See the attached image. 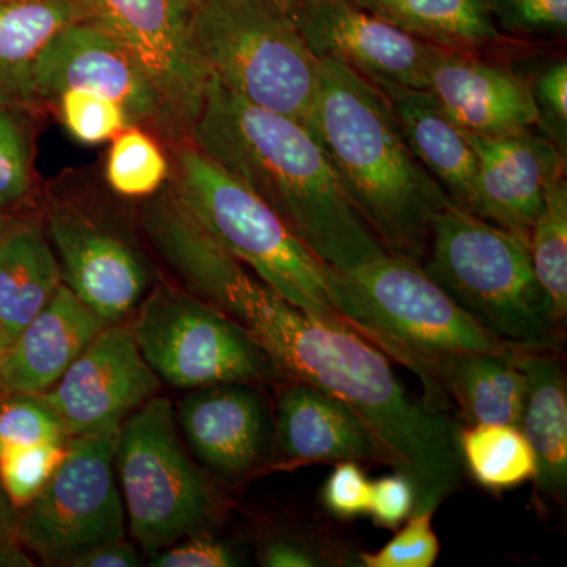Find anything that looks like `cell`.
<instances>
[{"label": "cell", "instance_id": "cell-1", "mask_svg": "<svg viewBox=\"0 0 567 567\" xmlns=\"http://www.w3.org/2000/svg\"><path fill=\"white\" fill-rule=\"evenodd\" d=\"M203 300L241 324L282 379L338 399L360 417L393 472L415 487V513L436 511L464 477L461 423L413 401L390 357L368 339L298 308L235 257L223 260L197 289Z\"/></svg>", "mask_w": 567, "mask_h": 567}, {"label": "cell", "instance_id": "cell-2", "mask_svg": "<svg viewBox=\"0 0 567 567\" xmlns=\"http://www.w3.org/2000/svg\"><path fill=\"white\" fill-rule=\"evenodd\" d=\"M188 141L270 205L328 267L347 270L385 252L322 144L300 122L249 103L210 76Z\"/></svg>", "mask_w": 567, "mask_h": 567}, {"label": "cell", "instance_id": "cell-3", "mask_svg": "<svg viewBox=\"0 0 567 567\" xmlns=\"http://www.w3.org/2000/svg\"><path fill=\"white\" fill-rule=\"evenodd\" d=\"M309 132L383 249L423 262L450 199L406 144L385 93L341 63L319 61Z\"/></svg>", "mask_w": 567, "mask_h": 567}, {"label": "cell", "instance_id": "cell-4", "mask_svg": "<svg viewBox=\"0 0 567 567\" xmlns=\"http://www.w3.org/2000/svg\"><path fill=\"white\" fill-rule=\"evenodd\" d=\"M330 290L350 330L420 379L423 402L446 358L522 349L481 327L423 265L406 257L385 251L347 270L330 267Z\"/></svg>", "mask_w": 567, "mask_h": 567}, {"label": "cell", "instance_id": "cell-5", "mask_svg": "<svg viewBox=\"0 0 567 567\" xmlns=\"http://www.w3.org/2000/svg\"><path fill=\"white\" fill-rule=\"evenodd\" d=\"M425 274L509 344L561 353L563 328L533 270L529 241L447 203L436 213Z\"/></svg>", "mask_w": 567, "mask_h": 567}, {"label": "cell", "instance_id": "cell-6", "mask_svg": "<svg viewBox=\"0 0 567 567\" xmlns=\"http://www.w3.org/2000/svg\"><path fill=\"white\" fill-rule=\"evenodd\" d=\"M177 144L173 188L207 233L289 303L349 328L331 298L330 267L248 186L192 142Z\"/></svg>", "mask_w": 567, "mask_h": 567}, {"label": "cell", "instance_id": "cell-7", "mask_svg": "<svg viewBox=\"0 0 567 567\" xmlns=\"http://www.w3.org/2000/svg\"><path fill=\"white\" fill-rule=\"evenodd\" d=\"M192 33L208 76L311 130L319 59L282 0H193Z\"/></svg>", "mask_w": 567, "mask_h": 567}, {"label": "cell", "instance_id": "cell-8", "mask_svg": "<svg viewBox=\"0 0 567 567\" xmlns=\"http://www.w3.org/2000/svg\"><path fill=\"white\" fill-rule=\"evenodd\" d=\"M115 472L130 532L147 554L208 532L221 499L183 443L167 399L142 404L118 432Z\"/></svg>", "mask_w": 567, "mask_h": 567}, {"label": "cell", "instance_id": "cell-9", "mask_svg": "<svg viewBox=\"0 0 567 567\" xmlns=\"http://www.w3.org/2000/svg\"><path fill=\"white\" fill-rule=\"evenodd\" d=\"M132 328L152 371L177 390L221 383L278 385L282 380L240 323L177 287L156 286L142 300Z\"/></svg>", "mask_w": 567, "mask_h": 567}, {"label": "cell", "instance_id": "cell-10", "mask_svg": "<svg viewBox=\"0 0 567 567\" xmlns=\"http://www.w3.org/2000/svg\"><path fill=\"white\" fill-rule=\"evenodd\" d=\"M121 427L70 436L47 486L20 511L22 547L48 565L66 566L84 551L125 539L126 513L115 472Z\"/></svg>", "mask_w": 567, "mask_h": 567}, {"label": "cell", "instance_id": "cell-11", "mask_svg": "<svg viewBox=\"0 0 567 567\" xmlns=\"http://www.w3.org/2000/svg\"><path fill=\"white\" fill-rule=\"evenodd\" d=\"M81 20L110 33L147 74L162 102L164 136L188 141L208 73L194 48L193 0H76Z\"/></svg>", "mask_w": 567, "mask_h": 567}, {"label": "cell", "instance_id": "cell-12", "mask_svg": "<svg viewBox=\"0 0 567 567\" xmlns=\"http://www.w3.org/2000/svg\"><path fill=\"white\" fill-rule=\"evenodd\" d=\"M319 61L341 63L388 99L427 91L435 47L395 28L353 0H282Z\"/></svg>", "mask_w": 567, "mask_h": 567}, {"label": "cell", "instance_id": "cell-13", "mask_svg": "<svg viewBox=\"0 0 567 567\" xmlns=\"http://www.w3.org/2000/svg\"><path fill=\"white\" fill-rule=\"evenodd\" d=\"M159 386L162 380L142 357L132 324L118 322L103 328L41 398L61 417L66 434L78 436L121 427Z\"/></svg>", "mask_w": 567, "mask_h": 567}, {"label": "cell", "instance_id": "cell-14", "mask_svg": "<svg viewBox=\"0 0 567 567\" xmlns=\"http://www.w3.org/2000/svg\"><path fill=\"white\" fill-rule=\"evenodd\" d=\"M175 417L197 464L226 483H240L271 465L275 416L259 386L221 383L189 390Z\"/></svg>", "mask_w": 567, "mask_h": 567}, {"label": "cell", "instance_id": "cell-15", "mask_svg": "<svg viewBox=\"0 0 567 567\" xmlns=\"http://www.w3.org/2000/svg\"><path fill=\"white\" fill-rule=\"evenodd\" d=\"M78 89L121 104L136 125L166 134L158 93L130 52L89 21H74L48 43L35 66L39 104Z\"/></svg>", "mask_w": 567, "mask_h": 567}, {"label": "cell", "instance_id": "cell-16", "mask_svg": "<svg viewBox=\"0 0 567 567\" xmlns=\"http://www.w3.org/2000/svg\"><path fill=\"white\" fill-rule=\"evenodd\" d=\"M48 226L63 284L104 322L125 319L151 282L136 248L76 208H54Z\"/></svg>", "mask_w": 567, "mask_h": 567}, {"label": "cell", "instance_id": "cell-17", "mask_svg": "<svg viewBox=\"0 0 567 567\" xmlns=\"http://www.w3.org/2000/svg\"><path fill=\"white\" fill-rule=\"evenodd\" d=\"M466 137L477 158L472 215L529 241L548 183L566 173V155L537 128Z\"/></svg>", "mask_w": 567, "mask_h": 567}, {"label": "cell", "instance_id": "cell-18", "mask_svg": "<svg viewBox=\"0 0 567 567\" xmlns=\"http://www.w3.org/2000/svg\"><path fill=\"white\" fill-rule=\"evenodd\" d=\"M427 92L466 133L498 136L539 123L532 81L476 52L434 48Z\"/></svg>", "mask_w": 567, "mask_h": 567}, {"label": "cell", "instance_id": "cell-19", "mask_svg": "<svg viewBox=\"0 0 567 567\" xmlns=\"http://www.w3.org/2000/svg\"><path fill=\"white\" fill-rule=\"evenodd\" d=\"M274 416L275 468L338 462L386 465L374 436L360 417L315 386L282 379Z\"/></svg>", "mask_w": 567, "mask_h": 567}, {"label": "cell", "instance_id": "cell-20", "mask_svg": "<svg viewBox=\"0 0 567 567\" xmlns=\"http://www.w3.org/2000/svg\"><path fill=\"white\" fill-rule=\"evenodd\" d=\"M107 324L62 284L0 363L6 393L43 394Z\"/></svg>", "mask_w": 567, "mask_h": 567}, {"label": "cell", "instance_id": "cell-21", "mask_svg": "<svg viewBox=\"0 0 567 567\" xmlns=\"http://www.w3.org/2000/svg\"><path fill=\"white\" fill-rule=\"evenodd\" d=\"M525 349L468 352L446 358L435 371L434 388L424 404L446 412L456 406L462 425H520L527 402Z\"/></svg>", "mask_w": 567, "mask_h": 567}, {"label": "cell", "instance_id": "cell-22", "mask_svg": "<svg viewBox=\"0 0 567 567\" xmlns=\"http://www.w3.org/2000/svg\"><path fill=\"white\" fill-rule=\"evenodd\" d=\"M388 100L417 162L442 186L451 203L472 213L477 158L464 130L447 117L427 91H405Z\"/></svg>", "mask_w": 567, "mask_h": 567}, {"label": "cell", "instance_id": "cell-23", "mask_svg": "<svg viewBox=\"0 0 567 567\" xmlns=\"http://www.w3.org/2000/svg\"><path fill=\"white\" fill-rule=\"evenodd\" d=\"M528 377L527 402L520 431L536 458L537 492L554 502L567 495V383L559 352L529 350L522 353Z\"/></svg>", "mask_w": 567, "mask_h": 567}, {"label": "cell", "instance_id": "cell-24", "mask_svg": "<svg viewBox=\"0 0 567 567\" xmlns=\"http://www.w3.org/2000/svg\"><path fill=\"white\" fill-rule=\"evenodd\" d=\"M80 20L76 0H0V107L39 106L35 66L41 52Z\"/></svg>", "mask_w": 567, "mask_h": 567}, {"label": "cell", "instance_id": "cell-25", "mask_svg": "<svg viewBox=\"0 0 567 567\" xmlns=\"http://www.w3.org/2000/svg\"><path fill=\"white\" fill-rule=\"evenodd\" d=\"M62 284L61 265L39 227L18 223L0 238V324L10 346Z\"/></svg>", "mask_w": 567, "mask_h": 567}, {"label": "cell", "instance_id": "cell-26", "mask_svg": "<svg viewBox=\"0 0 567 567\" xmlns=\"http://www.w3.org/2000/svg\"><path fill=\"white\" fill-rule=\"evenodd\" d=\"M415 39L451 51L483 50L502 41L484 0H353Z\"/></svg>", "mask_w": 567, "mask_h": 567}, {"label": "cell", "instance_id": "cell-27", "mask_svg": "<svg viewBox=\"0 0 567 567\" xmlns=\"http://www.w3.org/2000/svg\"><path fill=\"white\" fill-rule=\"evenodd\" d=\"M457 445L464 472L488 492L499 494L535 480V454L516 425L461 424Z\"/></svg>", "mask_w": 567, "mask_h": 567}, {"label": "cell", "instance_id": "cell-28", "mask_svg": "<svg viewBox=\"0 0 567 567\" xmlns=\"http://www.w3.org/2000/svg\"><path fill=\"white\" fill-rule=\"evenodd\" d=\"M533 270L546 293L551 316L565 328L567 316V182L548 183L544 204L529 234Z\"/></svg>", "mask_w": 567, "mask_h": 567}, {"label": "cell", "instance_id": "cell-29", "mask_svg": "<svg viewBox=\"0 0 567 567\" xmlns=\"http://www.w3.org/2000/svg\"><path fill=\"white\" fill-rule=\"evenodd\" d=\"M171 164L151 134L140 125L123 130L107 152L106 182L115 194L128 199H148L169 181Z\"/></svg>", "mask_w": 567, "mask_h": 567}, {"label": "cell", "instance_id": "cell-30", "mask_svg": "<svg viewBox=\"0 0 567 567\" xmlns=\"http://www.w3.org/2000/svg\"><path fill=\"white\" fill-rule=\"evenodd\" d=\"M69 440L61 417L41 394L6 393L0 398V456L22 447Z\"/></svg>", "mask_w": 567, "mask_h": 567}, {"label": "cell", "instance_id": "cell-31", "mask_svg": "<svg viewBox=\"0 0 567 567\" xmlns=\"http://www.w3.org/2000/svg\"><path fill=\"white\" fill-rule=\"evenodd\" d=\"M59 117L74 141L99 145L114 140L128 126L136 125L121 104L99 93L70 89L52 102Z\"/></svg>", "mask_w": 567, "mask_h": 567}, {"label": "cell", "instance_id": "cell-32", "mask_svg": "<svg viewBox=\"0 0 567 567\" xmlns=\"http://www.w3.org/2000/svg\"><path fill=\"white\" fill-rule=\"evenodd\" d=\"M257 557L265 567L352 566V561H358V550L320 529L319 533L278 532L265 537Z\"/></svg>", "mask_w": 567, "mask_h": 567}, {"label": "cell", "instance_id": "cell-33", "mask_svg": "<svg viewBox=\"0 0 567 567\" xmlns=\"http://www.w3.org/2000/svg\"><path fill=\"white\" fill-rule=\"evenodd\" d=\"M21 107H0V212L18 207L32 189L31 134Z\"/></svg>", "mask_w": 567, "mask_h": 567}, {"label": "cell", "instance_id": "cell-34", "mask_svg": "<svg viewBox=\"0 0 567 567\" xmlns=\"http://www.w3.org/2000/svg\"><path fill=\"white\" fill-rule=\"evenodd\" d=\"M66 443H41L0 456V481L17 509L29 505L47 486L65 456Z\"/></svg>", "mask_w": 567, "mask_h": 567}, {"label": "cell", "instance_id": "cell-35", "mask_svg": "<svg viewBox=\"0 0 567 567\" xmlns=\"http://www.w3.org/2000/svg\"><path fill=\"white\" fill-rule=\"evenodd\" d=\"M436 511H417L398 528L393 539L377 551L358 550L364 567H432L440 554L434 529Z\"/></svg>", "mask_w": 567, "mask_h": 567}, {"label": "cell", "instance_id": "cell-36", "mask_svg": "<svg viewBox=\"0 0 567 567\" xmlns=\"http://www.w3.org/2000/svg\"><path fill=\"white\" fill-rule=\"evenodd\" d=\"M499 32L565 37L567 0H484Z\"/></svg>", "mask_w": 567, "mask_h": 567}, {"label": "cell", "instance_id": "cell-37", "mask_svg": "<svg viewBox=\"0 0 567 567\" xmlns=\"http://www.w3.org/2000/svg\"><path fill=\"white\" fill-rule=\"evenodd\" d=\"M539 123L537 130L566 155L567 142V63H550L532 82Z\"/></svg>", "mask_w": 567, "mask_h": 567}, {"label": "cell", "instance_id": "cell-38", "mask_svg": "<svg viewBox=\"0 0 567 567\" xmlns=\"http://www.w3.org/2000/svg\"><path fill=\"white\" fill-rule=\"evenodd\" d=\"M372 481L358 462H338L322 487V505L331 516L350 520L368 516Z\"/></svg>", "mask_w": 567, "mask_h": 567}, {"label": "cell", "instance_id": "cell-39", "mask_svg": "<svg viewBox=\"0 0 567 567\" xmlns=\"http://www.w3.org/2000/svg\"><path fill=\"white\" fill-rule=\"evenodd\" d=\"M153 567H234L240 566L237 550L226 540L205 533L186 536L171 546L152 551Z\"/></svg>", "mask_w": 567, "mask_h": 567}, {"label": "cell", "instance_id": "cell-40", "mask_svg": "<svg viewBox=\"0 0 567 567\" xmlns=\"http://www.w3.org/2000/svg\"><path fill=\"white\" fill-rule=\"evenodd\" d=\"M415 487L402 473L379 477L372 483L371 509L377 527L398 529L415 513Z\"/></svg>", "mask_w": 567, "mask_h": 567}, {"label": "cell", "instance_id": "cell-41", "mask_svg": "<svg viewBox=\"0 0 567 567\" xmlns=\"http://www.w3.org/2000/svg\"><path fill=\"white\" fill-rule=\"evenodd\" d=\"M18 517L20 511L11 503L0 481V567L33 566L31 558L22 550Z\"/></svg>", "mask_w": 567, "mask_h": 567}, {"label": "cell", "instance_id": "cell-42", "mask_svg": "<svg viewBox=\"0 0 567 567\" xmlns=\"http://www.w3.org/2000/svg\"><path fill=\"white\" fill-rule=\"evenodd\" d=\"M69 567H137L141 557L125 539L112 540L71 559Z\"/></svg>", "mask_w": 567, "mask_h": 567}, {"label": "cell", "instance_id": "cell-43", "mask_svg": "<svg viewBox=\"0 0 567 567\" xmlns=\"http://www.w3.org/2000/svg\"><path fill=\"white\" fill-rule=\"evenodd\" d=\"M17 224L18 221H14V219L7 215L6 212H0V238H2L7 233H10Z\"/></svg>", "mask_w": 567, "mask_h": 567}, {"label": "cell", "instance_id": "cell-44", "mask_svg": "<svg viewBox=\"0 0 567 567\" xmlns=\"http://www.w3.org/2000/svg\"><path fill=\"white\" fill-rule=\"evenodd\" d=\"M10 341L7 338L6 331H3L2 324H0V363L6 358L7 350H9Z\"/></svg>", "mask_w": 567, "mask_h": 567}, {"label": "cell", "instance_id": "cell-45", "mask_svg": "<svg viewBox=\"0 0 567 567\" xmlns=\"http://www.w3.org/2000/svg\"><path fill=\"white\" fill-rule=\"evenodd\" d=\"M6 394V390H3L2 383H0V398Z\"/></svg>", "mask_w": 567, "mask_h": 567}]
</instances>
